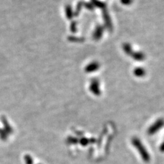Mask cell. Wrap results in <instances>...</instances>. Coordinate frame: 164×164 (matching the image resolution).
<instances>
[{"mask_svg":"<svg viewBox=\"0 0 164 164\" xmlns=\"http://www.w3.org/2000/svg\"><path fill=\"white\" fill-rule=\"evenodd\" d=\"M132 142H133V144L134 145V146L136 145V146L137 147V149H138L139 151H140V152H141V154H142V158L144 159V160L148 161V159H149V157H148V156L146 150H144V148H143V146L142 145L140 142H139V141L138 140H137V139H135L133 140Z\"/></svg>","mask_w":164,"mask_h":164,"instance_id":"6da1fadb","label":"cell"},{"mask_svg":"<svg viewBox=\"0 0 164 164\" xmlns=\"http://www.w3.org/2000/svg\"><path fill=\"white\" fill-rule=\"evenodd\" d=\"M132 57L137 61H142L145 59V55L140 52H135V53H132V54L131 55Z\"/></svg>","mask_w":164,"mask_h":164,"instance_id":"7a4b0ae2","label":"cell"},{"mask_svg":"<svg viewBox=\"0 0 164 164\" xmlns=\"http://www.w3.org/2000/svg\"><path fill=\"white\" fill-rule=\"evenodd\" d=\"M164 122L162 120H159L156 122V123H155V125H154L150 129V132H153L154 131H157L158 130H159V128H160V127H161L163 125Z\"/></svg>","mask_w":164,"mask_h":164,"instance_id":"3957f363","label":"cell"},{"mask_svg":"<svg viewBox=\"0 0 164 164\" xmlns=\"http://www.w3.org/2000/svg\"><path fill=\"white\" fill-rule=\"evenodd\" d=\"M134 74L135 76L137 77H142L145 75V71L142 67H137L134 71Z\"/></svg>","mask_w":164,"mask_h":164,"instance_id":"277c9868","label":"cell"},{"mask_svg":"<svg viewBox=\"0 0 164 164\" xmlns=\"http://www.w3.org/2000/svg\"><path fill=\"white\" fill-rule=\"evenodd\" d=\"M123 49L124 52L128 55H131L133 53L131 45H130L129 44H127V43L124 44L123 46Z\"/></svg>","mask_w":164,"mask_h":164,"instance_id":"5b68a950","label":"cell"},{"mask_svg":"<svg viewBox=\"0 0 164 164\" xmlns=\"http://www.w3.org/2000/svg\"><path fill=\"white\" fill-rule=\"evenodd\" d=\"M98 67H99V65H98V63L95 62V63H91L87 67V69L89 71H93L97 70L98 69Z\"/></svg>","mask_w":164,"mask_h":164,"instance_id":"8992f818","label":"cell"},{"mask_svg":"<svg viewBox=\"0 0 164 164\" xmlns=\"http://www.w3.org/2000/svg\"><path fill=\"white\" fill-rule=\"evenodd\" d=\"M102 32H103V29L101 28H97V31H96V33L94 34V37H96V39H99L101 37Z\"/></svg>","mask_w":164,"mask_h":164,"instance_id":"52a82bcc","label":"cell"},{"mask_svg":"<svg viewBox=\"0 0 164 164\" xmlns=\"http://www.w3.org/2000/svg\"><path fill=\"white\" fill-rule=\"evenodd\" d=\"M132 0H121V2L122 4L125 5H130L132 3Z\"/></svg>","mask_w":164,"mask_h":164,"instance_id":"ba28073f","label":"cell"}]
</instances>
